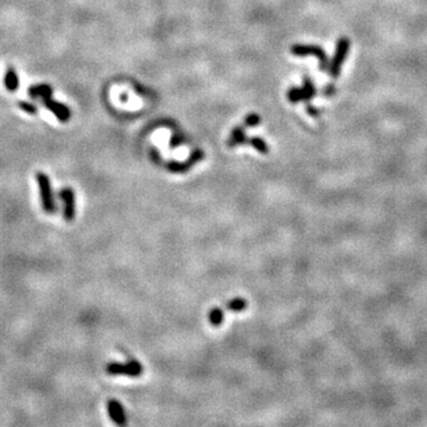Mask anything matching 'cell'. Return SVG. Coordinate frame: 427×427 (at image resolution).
Instances as JSON below:
<instances>
[{"instance_id": "cell-2", "label": "cell", "mask_w": 427, "mask_h": 427, "mask_svg": "<svg viewBox=\"0 0 427 427\" xmlns=\"http://www.w3.org/2000/svg\"><path fill=\"white\" fill-rule=\"evenodd\" d=\"M350 49V41L346 37L339 38L337 47H336V51L334 57H332L331 63L329 65V72L330 76L334 79H337L339 76V72H341L342 65L344 63L346 56H348Z\"/></svg>"}, {"instance_id": "cell-9", "label": "cell", "mask_w": 427, "mask_h": 427, "mask_svg": "<svg viewBox=\"0 0 427 427\" xmlns=\"http://www.w3.org/2000/svg\"><path fill=\"white\" fill-rule=\"evenodd\" d=\"M107 412H108L109 418L113 422H115L119 426H125L127 423L126 413L124 411L123 405L117 400H109L107 402Z\"/></svg>"}, {"instance_id": "cell-11", "label": "cell", "mask_w": 427, "mask_h": 427, "mask_svg": "<svg viewBox=\"0 0 427 427\" xmlns=\"http://www.w3.org/2000/svg\"><path fill=\"white\" fill-rule=\"evenodd\" d=\"M19 77H18V74H17V71L15 70V68L11 67H8L6 69V72H5V77H4V85H5V88L9 90V92H16L17 89L19 88Z\"/></svg>"}, {"instance_id": "cell-21", "label": "cell", "mask_w": 427, "mask_h": 427, "mask_svg": "<svg viewBox=\"0 0 427 427\" xmlns=\"http://www.w3.org/2000/svg\"><path fill=\"white\" fill-rule=\"evenodd\" d=\"M306 109H307V112H308V114H310V115H312V117H318L319 112H318V109L315 108V107H312L311 105H307Z\"/></svg>"}, {"instance_id": "cell-5", "label": "cell", "mask_w": 427, "mask_h": 427, "mask_svg": "<svg viewBox=\"0 0 427 427\" xmlns=\"http://www.w3.org/2000/svg\"><path fill=\"white\" fill-rule=\"evenodd\" d=\"M58 197H60L62 206H63L62 213H63L64 221L72 222L76 217V197L74 190L69 186L62 187Z\"/></svg>"}, {"instance_id": "cell-16", "label": "cell", "mask_w": 427, "mask_h": 427, "mask_svg": "<svg viewBox=\"0 0 427 427\" xmlns=\"http://www.w3.org/2000/svg\"><path fill=\"white\" fill-rule=\"evenodd\" d=\"M18 107L23 110V112L30 114V115H34V114H37V112H38L37 107L34 106L33 103H30L27 101H19Z\"/></svg>"}, {"instance_id": "cell-19", "label": "cell", "mask_w": 427, "mask_h": 427, "mask_svg": "<svg viewBox=\"0 0 427 427\" xmlns=\"http://www.w3.org/2000/svg\"><path fill=\"white\" fill-rule=\"evenodd\" d=\"M180 144H182V139H180L179 135H173L171 140H170V146L171 147H176Z\"/></svg>"}, {"instance_id": "cell-6", "label": "cell", "mask_w": 427, "mask_h": 427, "mask_svg": "<svg viewBox=\"0 0 427 427\" xmlns=\"http://www.w3.org/2000/svg\"><path fill=\"white\" fill-rule=\"evenodd\" d=\"M316 95V87L308 77L304 79V86L301 88H292L289 92V100L291 102L308 101Z\"/></svg>"}, {"instance_id": "cell-1", "label": "cell", "mask_w": 427, "mask_h": 427, "mask_svg": "<svg viewBox=\"0 0 427 427\" xmlns=\"http://www.w3.org/2000/svg\"><path fill=\"white\" fill-rule=\"evenodd\" d=\"M36 182L40 189L41 204L43 211L47 215H54L57 211V204L55 200L53 185H51L50 177L45 172L38 171L36 173Z\"/></svg>"}, {"instance_id": "cell-10", "label": "cell", "mask_w": 427, "mask_h": 427, "mask_svg": "<svg viewBox=\"0 0 427 427\" xmlns=\"http://www.w3.org/2000/svg\"><path fill=\"white\" fill-rule=\"evenodd\" d=\"M29 95L32 99H41L42 101L45 99H49L53 95V88L49 85H45V83H42V85H33L30 87L29 90H27Z\"/></svg>"}, {"instance_id": "cell-8", "label": "cell", "mask_w": 427, "mask_h": 427, "mask_svg": "<svg viewBox=\"0 0 427 427\" xmlns=\"http://www.w3.org/2000/svg\"><path fill=\"white\" fill-rule=\"evenodd\" d=\"M43 105L45 108L49 109L50 112L61 121V123H67V121H69V119L71 118V110L68 106H65L61 102L55 101V100H53L51 98L43 100Z\"/></svg>"}, {"instance_id": "cell-3", "label": "cell", "mask_w": 427, "mask_h": 427, "mask_svg": "<svg viewBox=\"0 0 427 427\" xmlns=\"http://www.w3.org/2000/svg\"><path fill=\"white\" fill-rule=\"evenodd\" d=\"M293 55L299 57L308 56V55H312L319 61V69L321 70H328L329 69V60L328 56H326V53L323 50V48L318 47V45H303V44H296L293 45L292 49Z\"/></svg>"}, {"instance_id": "cell-4", "label": "cell", "mask_w": 427, "mask_h": 427, "mask_svg": "<svg viewBox=\"0 0 427 427\" xmlns=\"http://www.w3.org/2000/svg\"><path fill=\"white\" fill-rule=\"evenodd\" d=\"M106 371L109 375H126V376L138 377L142 374V366L135 360H130V362L126 364L112 362L107 364Z\"/></svg>"}, {"instance_id": "cell-15", "label": "cell", "mask_w": 427, "mask_h": 427, "mask_svg": "<svg viewBox=\"0 0 427 427\" xmlns=\"http://www.w3.org/2000/svg\"><path fill=\"white\" fill-rule=\"evenodd\" d=\"M248 144L252 145L254 148H256L260 153H262V154L268 153V146H267V144L262 140L261 138H251L249 139Z\"/></svg>"}, {"instance_id": "cell-20", "label": "cell", "mask_w": 427, "mask_h": 427, "mask_svg": "<svg viewBox=\"0 0 427 427\" xmlns=\"http://www.w3.org/2000/svg\"><path fill=\"white\" fill-rule=\"evenodd\" d=\"M335 92H336V89H335L334 85H328V86H326V88L324 89V94L326 96L334 95Z\"/></svg>"}, {"instance_id": "cell-7", "label": "cell", "mask_w": 427, "mask_h": 427, "mask_svg": "<svg viewBox=\"0 0 427 427\" xmlns=\"http://www.w3.org/2000/svg\"><path fill=\"white\" fill-rule=\"evenodd\" d=\"M203 158H204V152L202 150H195L185 162L171 161L166 164V168H168L169 171L172 173H184V172H186L187 170L191 169L197 162L202 161Z\"/></svg>"}, {"instance_id": "cell-14", "label": "cell", "mask_w": 427, "mask_h": 427, "mask_svg": "<svg viewBox=\"0 0 427 427\" xmlns=\"http://www.w3.org/2000/svg\"><path fill=\"white\" fill-rule=\"evenodd\" d=\"M247 306H248L247 300H245L244 298H235V299L230 300L227 304L228 310H230L232 312H241L246 310Z\"/></svg>"}, {"instance_id": "cell-13", "label": "cell", "mask_w": 427, "mask_h": 427, "mask_svg": "<svg viewBox=\"0 0 427 427\" xmlns=\"http://www.w3.org/2000/svg\"><path fill=\"white\" fill-rule=\"evenodd\" d=\"M223 318H224L223 310L220 307H214L213 310L209 312V322L211 325L215 326V328H217V326H220L222 323H223Z\"/></svg>"}, {"instance_id": "cell-12", "label": "cell", "mask_w": 427, "mask_h": 427, "mask_svg": "<svg viewBox=\"0 0 427 427\" xmlns=\"http://www.w3.org/2000/svg\"><path fill=\"white\" fill-rule=\"evenodd\" d=\"M248 141H249V138L246 137L244 127L238 126V127H235L231 132L230 139L228 140V146L234 147V146H238V145L248 144Z\"/></svg>"}, {"instance_id": "cell-18", "label": "cell", "mask_w": 427, "mask_h": 427, "mask_svg": "<svg viewBox=\"0 0 427 427\" xmlns=\"http://www.w3.org/2000/svg\"><path fill=\"white\" fill-rule=\"evenodd\" d=\"M151 158H152V161L156 163V164H162L163 159L161 157V154H159L157 148H152V150H151Z\"/></svg>"}, {"instance_id": "cell-17", "label": "cell", "mask_w": 427, "mask_h": 427, "mask_svg": "<svg viewBox=\"0 0 427 427\" xmlns=\"http://www.w3.org/2000/svg\"><path fill=\"white\" fill-rule=\"evenodd\" d=\"M245 123L247 126H251V127H254V126H258L260 124V117L258 114H249V115L246 118Z\"/></svg>"}]
</instances>
